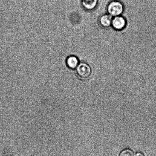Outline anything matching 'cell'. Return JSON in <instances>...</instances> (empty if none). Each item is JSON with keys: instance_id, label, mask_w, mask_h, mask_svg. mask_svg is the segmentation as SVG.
<instances>
[{"instance_id": "obj_1", "label": "cell", "mask_w": 156, "mask_h": 156, "mask_svg": "<svg viewBox=\"0 0 156 156\" xmlns=\"http://www.w3.org/2000/svg\"><path fill=\"white\" fill-rule=\"evenodd\" d=\"M124 9L123 5L119 0H113L108 3L107 6L108 14L113 17L121 15Z\"/></svg>"}, {"instance_id": "obj_2", "label": "cell", "mask_w": 156, "mask_h": 156, "mask_svg": "<svg viewBox=\"0 0 156 156\" xmlns=\"http://www.w3.org/2000/svg\"><path fill=\"white\" fill-rule=\"evenodd\" d=\"M76 72L79 78L83 79H86L91 76L92 70L88 64L85 63H80L76 68Z\"/></svg>"}, {"instance_id": "obj_3", "label": "cell", "mask_w": 156, "mask_h": 156, "mask_svg": "<svg viewBox=\"0 0 156 156\" xmlns=\"http://www.w3.org/2000/svg\"><path fill=\"white\" fill-rule=\"evenodd\" d=\"M126 19L121 15L113 17L111 26L114 30L117 31L123 30L126 27Z\"/></svg>"}, {"instance_id": "obj_4", "label": "cell", "mask_w": 156, "mask_h": 156, "mask_svg": "<svg viewBox=\"0 0 156 156\" xmlns=\"http://www.w3.org/2000/svg\"><path fill=\"white\" fill-rule=\"evenodd\" d=\"M83 7L86 10H92L96 8L98 3V0H81Z\"/></svg>"}, {"instance_id": "obj_5", "label": "cell", "mask_w": 156, "mask_h": 156, "mask_svg": "<svg viewBox=\"0 0 156 156\" xmlns=\"http://www.w3.org/2000/svg\"><path fill=\"white\" fill-rule=\"evenodd\" d=\"M113 17L108 14H105L101 16L99 22L102 27L108 28L111 26Z\"/></svg>"}, {"instance_id": "obj_6", "label": "cell", "mask_w": 156, "mask_h": 156, "mask_svg": "<svg viewBox=\"0 0 156 156\" xmlns=\"http://www.w3.org/2000/svg\"><path fill=\"white\" fill-rule=\"evenodd\" d=\"M79 63V59L75 56H70L67 58L66 64L69 68L74 69L76 68Z\"/></svg>"}, {"instance_id": "obj_7", "label": "cell", "mask_w": 156, "mask_h": 156, "mask_svg": "<svg viewBox=\"0 0 156 156\" xmlns=\"http://www.w3.org/2000/svg\"><path fill=\"white\" fill-rule=\"evenodd\" d=\"M119 156H134V155L133 151L132 150L126 148L121 151Z\"/></svg>"}, {"instance_id": "obj_8", "label": "cell", "mask_w": 156, "mask_h": 156, "mask_svg": "<svg viewBox=\"0 0 156 156\" xmlns=\"http://www.w3.org/2000/svg\"><path fill=\"white\" fill-rule=\"evenodd\" d=\"M134 156H146L145 155V154L143 153L138 152L136 153L135 154V155Z\"/></svg>"}]
</instances>
